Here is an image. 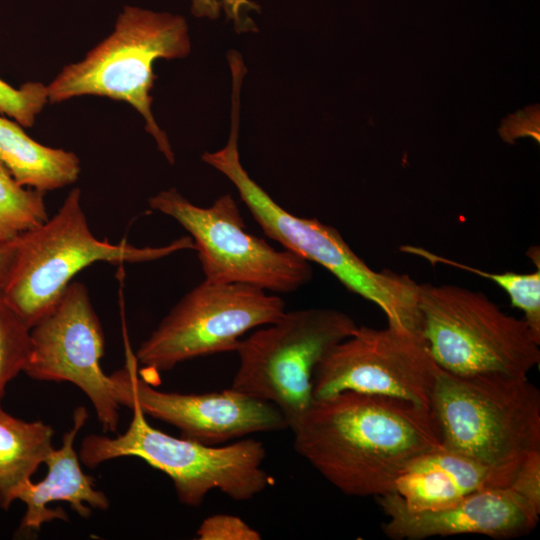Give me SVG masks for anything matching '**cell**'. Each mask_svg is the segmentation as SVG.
I'll list each match as a JSON object with an SVG mask.
<instances>
[{"label": "cell", "mask_w": 540, "mask_h": 540, "mask_svg": "<svg viewBox=\"0 0 540 540\" xmlns=\"http://www.w3.org/2000/svg\"><path fill=\"white\" fill-rule=\"evenodd\" d=\"M292 432L295 451L355 497L393 493L413 460L441 446L429 408L355 391L314 400Z\"/></svg>", "instance_id": "obj_1"}, {"label": "cell", "mask_w": 540, "mask_h": 540, "mask_svg": "<svg viewBox=\"0 0 540 540\" xmlns=\"http://www.w3.org/2000/svg\"><path fill=\"white\" fill-rule=\"evenodd\" d=\"M240 110L231 109L226 145L204 152L201 160L222 173L237 189L264 233L308 262L332 273L348 290L377 305L388 325L418 334L419 284L405 274L370 268L345 242L337 229L315 218L298 217L280 206L253 180L240 161Z\"/></svg>", "instance_id": "obj_2"}, {"label": "cell", "mask_w": 540, "mask_h": 540, "mask_svg": "<svg viewBox=\"0 0 540 540\" xmlns=\"http://www.w3.org/2000/svg\"><path fill=\"white\" fill-rule=\"evenodd\" d=\"M190 51L184 17L127 5L113 31L82 60L64 66L47 85L48 102L61 103L86 95L126 102L143 117L145 130L173 164L168 137L152 113L151 90L156 79L153 64L158 59L185 58Z\"/></svg>", "instance_id": "obj_3"}, {"label": "cell", "mask_w": 540, "mask_h": 540, "mask_svg": "<svg viewBox=\"0 0 540 540\" xmlns=\"http://www.w3.org/2000/svg\"><path fill=\"white\" fill-rule=\"evenodd\" d=\"M441 446L515 474L540 451V392L528 377L460 376L438 367L430 401Z\"/></svg>", "instance_id": "obj_4"}, {"label": "cell", "mask_w": 540, "mask_h": 540, "mask_svg": "<svg viewBox=\"0 0 540 540\" xmlns=\"http://www.w3.org/2000/svg\"><path fill=\"white\" fill-rule=\"evenodd\" d=\"M132 420L116 437L91 434L83 439L80 461L89 468L119 457H137L170 477L179 502L198 507L207 494L219 490L236 501L252 499L273 485L262 468L266 449L247 438L230 444L208 445L174 437L152 427L136 403H130Z\"/></svg>", "instance_id": "obj_5"}, {"label": "cell", "mask_w": 540, "mask_h": 540, "mask_svg": "<svg viewBox=\"0 0 540 540\" xmlns=\"http://www.w3.org/2000/svg\"><path fill=\"white\" fill-rule=\"evenodd\" d=\"M419 335L435 364L460 376L528 377L540 341L523 318L503 312L480 291L419 284Z\"/></svg>", "instance_id": "obj_6"}, {"label": "cell", "mask_w": 540, "mask_h": 540, "mask_svg": "<svg viewBox=\"0 0 540 540\" xmlns=\"http://www.w3.org/2000/svg\"><path fill=\"white\" fill-rule=\"evenodd\" d=\"M194 248L188 236L158 247L100 240L91 232L81 207V192L74 188L52 218L17 239L16 259L2 294L31 328L53 307L74 276L91 264L149 262Z\"/></svg>", "instance_id": "obj_7"}, {"label": "cell", "mask_w": 540, "mask_h": 540, "mask_svg": "<svg viewBox=\"0 0 540 540\" xmlns=\"http://www.w3.org/2000/svg\"><path fill=\"white\" fill-rule=\"evenodd\" d=\"M357 325L330 308L285 311L275 322L242 338L231 388L274 405L291 430L313 403V373Z\"/></svg>", "instance_id": "obj_8"}, {"label": "cell", "mask_w": 540, "mask_h": 540, "mask_svg": "<svg viewBox=\"0 0 540 540\" xmlns=\"http://www.w3.org/2000/svg\"><path fill=\"white\" fill-rule=\"evenodd\" d=\"M275 293L241 283L203 280L186 293L138 347L139 375L152 376L198 357L236 351L247 332L286 311Z\"/></svg>", "instance_id": "obj_9"}, {"label": "cell", "mask_w": 540, "mask_h": 540, "mask_svg": "<svg viewBox=\"0 0 540 540\" xmlns=\"http://www.w3.org/2000/svg\"><path fill=\"white\" fill-rule=\"evenodd\" d=\"M148 203L189 232L205 280L248 284L278 294L296 291L312 279L306 259L286 249L277 250L246 230L230 194L201 207L170 188L150 197Z\"/></svg>", "instance_id": "obj_10"}, {"label": "cell", "mask_w": 540, "mask_h": 540, "mask_svg": "<svg viewBox=\"0 0 540 540\" xmlns=\"http://www.w3.org/2000/svg\"><path fill=\"white\" fill-rule=\"evenodd\" d=\"M24 373L39 381L69 382L87 395L104 432H117L119 410L111 375L101 367L104 332L86 286L72 281L30 328Z\"/></svg>", "instance_id": "obj_11"}, {"label": "cell", "mask_w": 540, "mask_h": 540, "mask_svg": "<svg viewBox=\"0 0 540 540\" xmlns=\"http://www.w3.org/2000/svg\"><path fill=\"white\" fill-rule=\"evenodd\" d=\"M438 366L420 335L387 326H357L321 359L313 400L343 391L404 399L430 409Z\"/></svg>", "instance_id": "obj_12"}, {"label": "cell", "mask_w": 540, "mask_h": 540, "mask_svg": "<svg viewBox=\"0 0 540 540\" xmlns=\"http://www.w3.org/2000/svg\"><path fill=\"white\" fill-rule=\"evenodd\" d=\"M119 404L136 403L141 411L170 424L181 437L217 445L259 432L288 428L271 403L233 388L201 394L160 391L138 373V363L126 339L124 366L111 374Z\"/></svg>", "instance_id": "obj_13"}, {"label": "cell", "mask_w": 540, "mask_h": 540, "mask_svg": "<svg viewBox=\"0 0 540 540\" xmlns=\"http://www.w3.org/2000/svg\"><path fill=\"white\" fill-rule=\"evenodd\" d=\"M375 498L387 517L382 531L393 540L460 534L511 539L529 534L540 516V510L510 487L477 491L450 506L427 511L408 510L394 492Z\"/></svg>", "instance_id": "obj_14"}, {"label": "cell", "mask_w": 540, "mask_h": 540, "mask_svg": "<svg viewBox=\"0 0 540 540\" xmlns=\"http://www.w3.org/2000/svg\"><path fill=\"white\" fill-rule=\"evenodd\" d=\"M88 416L85 407L74 410L73 426L64 434L61 447L53 448L44 461L46 476L37 483L28 479L18 487L15 500L22 501L26 507L20 524L21 531H38L44 523L53 520L67 521L68 516L62 508L47 506L51 502H67L85 518L90 516L91 507L103 511L109 508L106 494L96 489L93 477L83 472L79 455L74 449L75 438Z\"/></svg>", "instance_id": "obj_15"}, {"label": "cell", "mask_w": 540, "mask_h": 540, "mask_svg": "<svg viewBox=\"0 0 540 540\" xmlns=\"http://www.w3.org/2000/svg\"><path fill=\"white\" fill-rule=\"evenodd\" d=\"M514 476L440 446L407 466L394 493L408 510H436L477 491L509 487Z\"/></svg>", "instance_id": "obj_16"}, {"label": "cell", "mask_w": 540, "mask_h": 540, "mask_svg": "<svg viewBox=\"0 0 540 540\" xmlns=\"http://www.w3.org/2000/svg\"><path fill=\"white\" fill-rule=\"evenodd\" d=\"M0 165L22 186L43 192L77 181L81 167L78 156L60 148L40 144L16 121L0 116Z\"/></svg>", "instance_id": "obj_17"}, {"label": "cell", "mask_w": 540, "mask_h": 540, "mask_svg": "<svg viewBox=\"0 0 540 540\" xmlns=\"http://www.w3.org/2000/svg\"><path fill=\"white\" fill-rule=\"evenodd\" d=\"M53 428L0 412V508L8 510L18 487L37 471L53 447Z\"/></svg>", "instance_id": "obj_18"}, {"label": "cell", "mask_w": 540, "mask_h": 540, "mask_svg": "<svg viewBox=\"0 0 540 540\" xmlns=\"http://www.w3.org/2000/svg\"><path fill=\"white\" fill-rule=\"evenodd\" d=\"M400 250L422 257L432 264L441 263L484 277L503 289L513 307L523 312V319L533 335L540 341V266L531 273L503 272L491 273L447 259L424 248L405 245Z\"/></svg>", "instance_id": "obj_19"}, {"label": "cell", "mask_w": 540, "mask_h": 540, "mask_svg": "<svg viewBox=\"0 0 540 540\" xmlns=\"http://www.w3.org/2000/svg\"><path fill=\"white\" fill-rule=\"evenodd\" d=\"M45 192L20 185L0 165V242H12L49 218Z\"/></svg>", "instance_id": "obj_20"}, {"label": "cell", "mask_w": 540, "mask_h": 540, "mask_svg": "<svg viewBox=\"0 0 540 540\" xmlns=\"http://www.w3.org/2000/svg\"><path fill=\"white\" fill-rule=\"evenodd\" d=\"M30 351V327L0 291V412L6 387L24 372Z\"/></svg>", "instance_id": "obj_21"}, {"label": "cell", "mask_w": 540, "mask_h": 540, "mask_svg": "<svg viewBox=\"0 0 540 540\" xmlns=\"http://www.w3.org/2000/svg\"><path fill=\"white\" fill-rule=\"evenodd\" d=\"M47 103V85L26 82L14 88L0 79V113L13 118L22 127L33 126Z\"/></svg>", "instance_id": "obj_22"}, {"label": "cell", "mask_w": 540, "mask_h": 540, "mask_svg": "<svg viewBox=\"0 0 540 540\" xmlns=\"http://www.w3.org/2000/svg\"><path fill=\"white\" fill-rule=\"evenodd\" d=\"M199 540H260L261 534L240 517L215 514L205 518L196 532Z\"/></svg>", "instance_id": "obj_23"}, {"label": "cell", "mask_w": 540, "mask_h": 540, "mask_svg": "<svg viewBox=\"0 0 540 540\" xmlns=\"http://www.w3.org/2000/svg\"><path fill=\"white\" fill-rule=\"evenodd\" d=\"M191 12L199 18L218 19L221 13L233 21L238 31L253 29L252 21L245 19V14L255 10L251 0H190Z\"/></svg>", "instance_id": "obj_24"}, {"label": "cell", "mask_w": 540, "mask_h": 540, "mask_svg": "<svg viewBox=\"0 0 540 540\" xmlns=\"http://www.w3.org/2000/svg\"><path fill=\"white\" fill-rule=\"evenodd\" d=\"M501 138L508 143H514L517 138L530 136L540 142V110L538 105L526 107L516 114L503 119L499 128Z\"/></svg>", "instance_id": "obj_25"}, {"label": "cell", "mask_w": 540, "mask_h": 540, "mask_svg": "<svg viewBox=\"0 0 540 540\" xmlns=\"http://www.w3.org/2000/svg\"><path fill=\"white\" fill-rule=\"evenodd\" d=\"M509 487L540 510V451L525 459Z\"/></svg>", "instance_id": "obj_26"}, {"label": "cell", "mask_w": 540, "mask_h": 540, "mask_svg": "<svg viewBox=\"0 0 540 540\" xmlns=\"http://www.w3.org/2000/svg\"><path fill=\"white\" fill-rule=\"evenodd\" d=\"M17 255V240L0 242V291L3 290Z\"/></svg>", "instance_id": "obj_27"}]
</instances>
